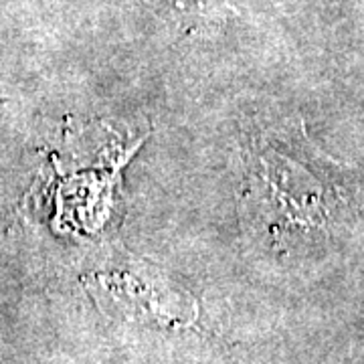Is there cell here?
<instances>
[{
	"instance_id": "cell-1",
	"label": "cell",
	"mask_w": 364,
	"mask_h": 364,
	"mask_svg": "<svg viewBox=\"0 0 364 364\" xmlns=\"http://www.w3.org/2000/svg\"><path fill=\"white\" fill-rule=\"evenodd\" d=\"M152 2L178 14L200 13V0H152Z\"/></svg>"
}]
</instances>
